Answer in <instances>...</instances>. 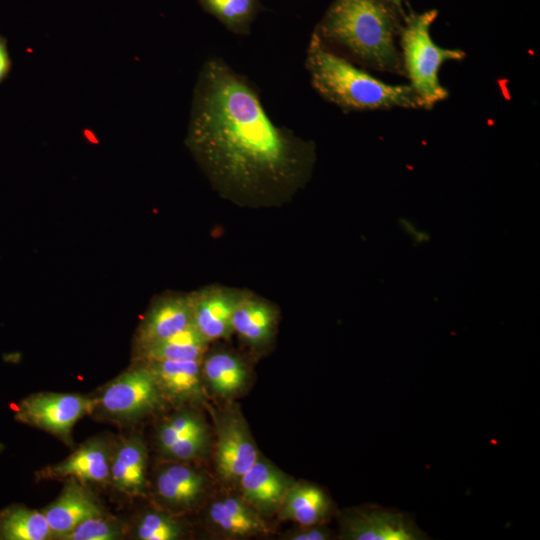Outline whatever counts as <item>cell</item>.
Listing matches in <instances>:
<instances>
[{"label": "cell", "mask_w": 540, "mask_h": 540, "mask_svg": "<svg viewBox=\"0 0 540 540\" xmlns=\"http://www.w3.org/2000/svg\"><path fill=\"white\" fill-rule=\"evenodd\" d=\"M185 144L220 197L252 209L289 203L316 162L315 144L276 126L253 86L219 58L198 75Z\"/></svg>", "instance_id": "cell-1"}, {"label": "cell", "mask_w": 540, "mask_h": 540, "mask_svg": "<svg viewBox=\"0 0 540 540\" xmlns=\"http://www.w3.org/2000/svg\"><path fill=\"white\" fill-rule=\"evenodd\" d=\"M400 28L391 5L382 0H335L315 33L365 66L404 75L396 46Z\"/></svg>", "instance_id": "cell-2"}, {"label": "cell", "mask_w": 540, "mask_h": 540, "mask_svg": "<svg viewBox=\"0 0 540 540\" xmlns=\"http://www.w3.org/2000/svg\"><path fill=\"white\" fill-rule=\"evenodd\" d=\"M306 68L314 89L345 111L426 109L410 85L379 80L334 52L315 32L308 45Z\"/></svg>", "instance_id": "cell-3"}, {"label": "cell", "mask_w": 540, "mask_h": 540, "mask_svg": "<svg viewBox=\"0 0 540 540\" xmlns=\"http://www.w3.org/2000/svg\"><path fill=\"white\" fill-rule=\"evenodd\" d=\"M437 10L411 13L401 25L399 36L404 75L420 97L426 109L447 98L448 91L441 85L438 73L446 61H461L465 52L438 46L431 38L430 27L437 18Z\"/></svg>", "instance_id": "cell-4"}, {"label": "cell", "mask_w": 540, "mask_h": 540, "mask_svg": "<svg viewBox=\"0 0 540 540\" xmlns=\"http://www.w3.org/2000/svg\"><path fill=\"white\" fill-rule=\"evenodd\" d=\"M340 536L347 540L428 539L409 514L378 505L346 512L341 518Z\"/></svg>", "instance_id": "cell-5"}, {"label": "cell", "mask_w": 540, "mask_h": 540, "mask_svg": "<svg viewBox=\"0 0 540 540\" xmlns=\"http://www.w3.org/2000/svg\"><path fill=\"white\" fill-rule=\"evenodd\" d=\"M96 404V400L77 394L38 393L19 404L16 417L50 433L67 436L74 424Z\"/></svg>", "instance_id": "cell-6"}, {"label": "cell", "mask_w": 540, "mask_h": 540, "mask_svg": "<svg viewBox=\"0 0 540 540\" xmlns=\"http://www.w3.org/2000/svg\"><path fill=\"white\" fill-rule=\"evenodd\" d=\"M162 398L151 371L144 365L126 371L109 383L99 403L109 415L132 419L157 409Z\"/></svg>", "instance_id": "cell-7"}, {"label": "cell", "mask_w": 540, "mask_h": 540, "mask_svg": "<svg viewBox=\"0 0 540 540\" xmlns=\"http://www.w3.org/2000/svg\"><path fill=\"white\" fill-rule=\"evenodd\" d=\"M216 432L217 472L225 481L239 480L260 456L248 425L238 411H228L219 415Z\"/></svg>", "instance_id": "cell-8"}, {"label": "cell", "mask_w": 540, "mask_h": 540, "mask_svg": "<svg viewBox=\"0 0 540 540\" xmlns=\"http://www.w3.org/2000/svg\"><path fill=\"white\" fill-rule=\"evenodd\" d=\"M243 289L212 284L189 293L192 324L210 343L233 334L232 319Z\"/></svg>", "instance_id": "cell-9"}, {"label": "cell", "mask_w": 540, "mask_h": 540, "mask_svg": "<svg viewBox=\"0 0 540 540\" xmlns=\"http://www.w3.org/2000/svg\"><path fill=\"white\" fill-rule=\"evenodd\" d=\"M192 324L189 293H167L150 305L137 334L138 351L160 342Z\"/></svg>", "instance_id": "cell-10"}, {"label": "cell", "mask_w": 540, "mask_h": 540, "mask_svg": "<svg viewBox=\"0 0 540 540\" xmlns=\"http://www.w3.org/2000/svg\"><path fill=\"white\" fill-rule=\"evenodd\" d=\"M278 318L279 310L275 304L243 289L233 314V333H237L252 349L263 350L274 338Z\"/></svg>", "instance_id": "cell-11"}, {"label": "cell", "mask_w": 540, "mask_h": 540, "mask_svg": "<svg viewBox=\"0 0 540 540\" xmlns=\"http://www.w3.org/2000/svg\"><path fill=\"white\" fill-rule=\"evenodd\" d=\"M202 359L151 361V371L162 397L175 402L201 401L204 398Z\"/></svg>", "instance_id": "cell-12"}, {"label": "cell", "mask_w": 540, "mask_h": 540, "mask_svg": "<svg viewBox=\"0 0 540 540\" xmlns=\"http://www.w3.org/2000/svg\"><path fill=\"white\" fill-rule=\"evenodd\" d=\"M238 481L242 498L261 513L277 509L292 486L284 473L260 456Z\"/></svg>", "instance_id": "cell-13"}, {"label": "cell", "mask_w": 540, "mask_h": 540, "mask_svg": "<svg viewBox=\"0 0 540 540\" xmlns=\"http://www.w3.org/2000/svg\"><path fill=\"white\" fill-rule=\"evenodd\" d=\"M43 513L53 536L61 539L82 521L102 514L92 495L74 482L67 484Z\"/></svg>", "instance_id": "cell-14"}, {"label": "cell", "mask_w": 540, "mask_h": 540, "mask_svg": "<svg viewBox=\"0 0 540 540\" xmlns=\"http://www.w3.org/2000/svg\"><path fill=\"white\" fill-rule=\"evenodd\" d=\"M108 450L101 440L85 443L62 462L47 468V477H71L83 482H103L110 477Z\"/></svg>", "instance_id": "cell-15"}, {"label": "cell", "mask_w": 540, "mask_h": 540, "mask_svg": "<svg viewBox=\"0 0 540 540\" xmlns=\"http://www.w3.org/2000/svg\"><path fill=\"white\" fill-rule=\"evenodd\" d=\"M201 368L204 382L223 398L238 394L249 378L244 360L229 350L220 349L203 356Z\"/></svg>", "instance_id": "cell-16"}, {"label": "cell", "mask_w": 540, "mask_h": 540, "mask_svg": "<svg viewBox=\"0 0 540 540\" xmlns=\"http://www.w3.org/2000/svg\"><path fill=\"white\" fill-rule=\"evenodd\" d=\"M280 517L301 526L320 525L332 511V502L319 486L302 483L291 486L280 504Z\"/></svg>", "instance_id": "cell-17"}, {"label": "cell", "mask_w": 540, "mask_h": 540, "mask_svg": "<svg viewBox=\"0 0 540 540\" xmlns=\"http://www.w3.org/2000/svg\"><path fill=\"white\" fill-rule=\"evenodd\" d=\"M147 453L138 437L121 442L111 461L110 479L114 486L128 494L140 495L146 484Z\"/></svg>", "instance_id": "cell-18"}, {"label": "cell", "mask_w": 540, "mask_h": 540, "mask_svg": "<svg viewBox=\"0 0 540 540\" xmlns=\"http://www.w3.org/2000/svg\"><path fill=\"white\" fill-rule=\"evenodd\" d=\"M208 514L212 524L230 536L247 537L269 531L258 512L243 498L217 500L211 504Z\"/></svg>", "instance_id": "cell-19"}, {"label": "cell", "mask_w": 540, "mask_h": 540, "mask_svg": "<svg viewBox=\"0 0 540 540\" xmlns=\"http://www.w3.org/2000/svg\"><path fill=\"white\" fill-rule=\"evenodd\" d=\"M156 488L166 502L177 506H190L202 495L205 478L190 467L171 465L157 477Z\"/></svg>", "instance_id": "cell-20"}, {"label": "cell", "mask_w": 540, "mask_h": 540, "mask_svg": "<svg viewBox=\"0 0 540 540\" xmlns=\"http://www.w3.org/2000/svg\"><path fill=\"white\" fill-rule=\"evenodd\" d=\"M209 342L191 324L180 332L139 351L145 362L202 359Z\"/></svg>", "instance_id": "cell-21"}, {"label": "cell", "mask_w": 540, "mask_h": 540, "mask_svg": "<svg viewBox=\"0 0 540 540\" xmlns=\"http://www.w3.org/2000/svg\"><path fill=\"white\" fill-rule=\"evenodd\" d=\"M52 536L43 512L11 506L0 513V539L45 540Z\"/></svg>", "instance_id": "cell-22"}, {"label": "cell", "mask_w": 540, "mask_h": 540, "mask_svg": "<svg viewBox=\"0 0 540 540\" xmlns=\"http://www.w3.org/2000/svg\"><path fill=\"white\" fill-rule=\"evenodd\" d=\"M230 31L245 34L258 11L259 0H198Z\"/></svg>", "instance_id": "cell-23"}, {"label": "cell", "mask_w": 540, "mask_h": 540, "mask_svg": "<svg viewBox=\"0 0 540 540\" xmlns=\"http://www.w3.org/2000/svg\"><path fill=\"white\" fill-rule=\"evenodd\" d=\"M203 430H207V427L197 413L180 412L170 417L159 427L157 434L159 448L164 452L177 440Z\"/></svg>", "instance_id": "cell-24"}, {"label": "cell", "mask_w": 540, "mask_h": 540, "mask_svg": "<svg viewBox=\"0 0 540 540\" xmlns=\"http://www.w3.org/2000/svg\"><path fill=\"white\" fill-rule=\"evenodd\" d=\"M137 537L141 540H175L182 534V527L169 516L146 513L137 525Z\"/></svg>", "instance_id": "cell-25"}, {"label": "cell", "mask_w": 540, "mask_h": 540, "mask_svg": "<svg viewBox=\"0 0 540 540\" xmlns=\"http://www.w3.org/2000/svg\"><path fill=\"white\" fill-rule=\"evenodd\" d=\"M120 535L119 528L111 522L92 517L79 523L62 539L65 540H113Z\"/></svg>", "instance_id": "cell-26"}, {"label": "cell", "mask_w": 540, "mask_h": 540, "mask_svg": "<svg viewBox=\"0 0 540 540\" xmlns=\"http://www.w3.org/2000/svg\"><path fill=\"white\" fill-rule=\"evenodd\" d=\"M208 442V431L203 430L177 440L163 453L174 460H192L200 457L206 451Z\"/></svg>", "instance_id": "cell-27"}, {"label": "cell", "mask_w": 540, "mask_h": 540, "mask_svg": "<svg viewBox=\"0 0 540 540\" xmlns=\"http://www.w3.org/2000/svg\"><path fill=\"white\" fill-rule=\"evenodd\" d=\"M302 527V529L286 535L285 538L288 540H327L331 538L330 531L321 525Z\"/></svg>", "instance_id": "cell-28"}, {"label": "cell", "mask_w": 540, "mask_h": 540, "mask_svg": "<svg viewBox=\"0 0 540 540\" xmlns=\"http://www.w3.org/2000/svg\"><path fill=\"white\" fill-rule=\"evenodd\" d=\"M11 69V58L6 39L0 35V83L8 76Z\"/></svg>", "instance_id": "cell-29"}, {"label": "cell", "mask_w": 540, "mask_h": 540, "mask_svg": "<svg viewBox=\"0 0 540 540\" xmlns=\"http://www.w3.org/2000/svg\"><path fill=\"white\" fill-rule=\"evenodd\" d=\"M402 229L412 237V239L417 243H423L429 239V236L421 231L420 229H417L413 223L410 221H404L401 222Z\"/></svg>", "instance_id": "cell-30"}, {"label": "cell", "mask_w": 540, "mask_h": 540, "mask_svg": "<svg viewBox=\"0 0 540 540\" xmlns=\"http://www.w3.org/2000/svg\"><path fill=\"white\" fill-rule=\"evenodd\" d=\"M388 4L393 5L398 10H401L402 0H386Z\"/></svg>", "instance_id": "cell-31"}]
</instances>
